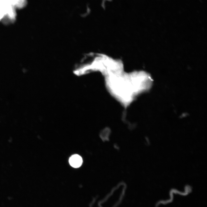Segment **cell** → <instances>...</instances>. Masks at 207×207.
Returning a JSON list of instances; mask_svg holds the SVG:
<instances>
[{
	"label": "cell",
	"mask_w": 207,
	"mask_h": 207,
	"mask_svg": "<svg viewBox=\"0 0 207 207\" xmlns=\"http://www.w3.org/2000/svg\"><path fill=\"white\" fill-rule=\"evenodd\" d=\"M69 162L72 166L77 168L81 165L83 163V160L80 156L76 154L72 155L70 157Z\"/></svg>",
	"instance_id": "obj_1"
}]
</instances>
